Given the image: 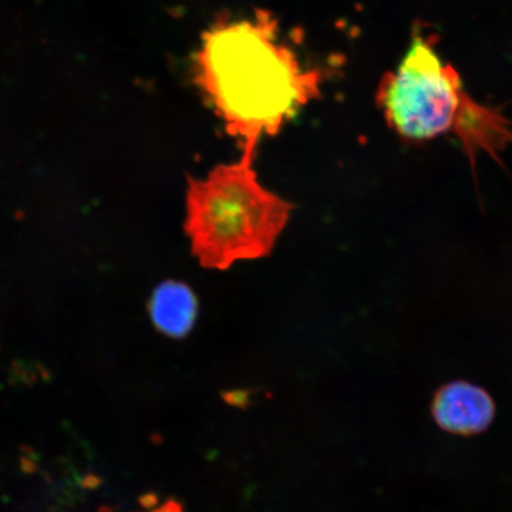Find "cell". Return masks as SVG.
Masks as SVG:
<instances>
[{
	"label": "cell",
	"mask_w": 512,
	"mask_h": 512,
	"mask_svg": "<svg viewBox=\"0 0 512 512\" xmlns=\"http://www.w3.org/2000/svg\"><path fill=\"white\" fill-rule=\"evenodd\" d=\"M196 79L211 107L254 159L264 137L277 134L319 93L320 75L280 41L277 21L254 17L217 24L203 37Z\"/></svg>",
	"instance_id": "1"
},
{
	"label": "cell",
	"mask_w": 512,
	"mask_h": 512,
	"mask_svg": "<svg viewBox=\"0 0 512 512\" xmlns=\"http://www.w3.org/2000/svg\"><path fill=\"white\" fill-rule=\"evenodd\" d=\"M253 160L241 157L206 178H189L184 230L192 255L208 270L264 258L290 220L292 204L260 183Z\"/></svg>",
	"instance_id": "2"
},
{
	"label": "cell",
	"mask_w": 512,
	"mask_h": 512,
	"mask_svg": "<svg viewBox=\"0 0 512 512\" xmlns=\"http://www.w3.org/2000/svg\"><path fill=\"white\" fill-rule=\"evenodd\" d=\"M377 98L389 126L416 144L456 133L472 102L457 70L440 59L434 38L420 30L399 67L382 79Z\"/></svg>",
	"instance_id": "3"
},
{
	"label": "cell",
	"mask_w": 512,
	"mask_h": 512,
	"mask_svg": "<svg viewBox=\"0 0 512 512\" xmlns=\"http://www.w3.org/2000/svg\"><path fill=\"white\" fill-rule=\"evenodd\" d=\"M432 413L437 424L448 433L475 435L491 425L495 403L485 389L466 381H453L434 396Z\"/></svg>",
	"instance_id": "4"
},
{
	"label": "cell",
	"mask_w": 512,
	"mask_h": 512,
	"mask_svg": "<svg viewBox=\"0 0 512 512\" xmlns=\"http://www.w3.org/2000/svg\"><path fill=\"white\" fill-rule=\"evenodd\" d=\"M150 313L153 324L172 338L188 334L197 316V300L187 285L169 281L153 293Z\"/></svg>",
	"instance_id": "5"
},
{
	"label": "cell",
	"mask_w": 512,
	"mask_h": 512,
	"mask_svg": "<svg viewBox=\"0 0 512 512\" xmlns=\"http://www.w3.org/2000/svg\"><path fill=\"white\" fill-rule=\"evenodd\" d=\"M147 512H184L182 504L178 501H175V499H168L165 503L162 505H159L158 508L152 509Z\"/></svg>",
	"instance_id": "6"
}]
</instances>
